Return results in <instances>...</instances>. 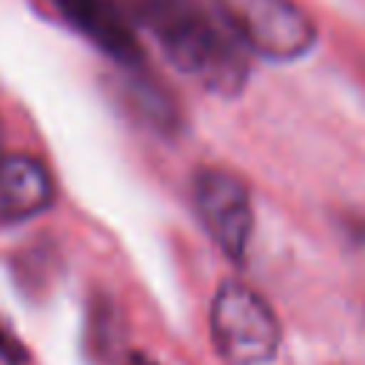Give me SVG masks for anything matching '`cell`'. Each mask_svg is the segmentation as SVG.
<instances>
[{
  "mask_svg": "<svg viewBox=\"0 0 365 365\" xmlns=\"http://www.w3.org/2000/svg\"><path fill=\"white\" fill-rule=\"evenodd\" d=\"M128 20L140 23L163 57L211 94H237L248 77V60L234 34L211 17L200 0H117Z\"/></svg>",
  "mask_w": 365,
  "mask_h": 365,
  "instance_id": "6da1fadb",
  "label": "cell"
},
{
  "mask_svg": "<svg viewBox=\"0 0 365 365\" xmlns=\"http://www.w3.org/2000/svg\"><path fill=\"white\" fill-rule=\"evenodd\" d=\"M211 339L231 365H265L279 351L282 328L262 294L231 279L211 299Z\"/></svg>",
  "mask_w": 365,
  "mask_h": 365,
  "instance_id": "7a4b0ae2",
  "label": "cell"
},
{
  "mask_svg": "<svg viewBox=\"0 0 365 365\" xmlns=\"http://www.w3.org/2000/svg\"><path fill=\"white\" fill-rule=\"evenodd\" d=\"M234 40L274 63L299 60L317 43V26L294 0H214Z\"/></svg>",
  "mask_w": 365,
  "mask_h": 365,
  "instance_id": "3957f363",
  "label": "cell"
},
{
  "mask_svg": "<svg viewBox=\"0 0 365 365\" xmlns=\"http://www.w3.org/2000/svg\"><path fill=\"white\" fill-rule=\"evenodd\" d=\"M194 208L220 251L240 262L254 234V208L245 182L225 168H200L194 174Z\"/></svg>",
  "mask_w": 365,
  "mask_h": 365,
  "instance_id": "277c9868",
  "label": "cell"
},
{
  "mask_svg": "<svg viewBox=\"0 0 365 365\" xmlns=\"http://www.w3.org/2000/svg\"><path fill=\"white\" fill-rule=\"evenodd\" d=\"M57 11L71 23L88 43L106 51L125 68L143 66V48L134 26L117 0H54Z\"/></svg>",
  "mask_w": 365,
  "mask_h": 365,
  "instance_id": "5b68a950",
  "label": "cell"
},
{
  "mask_svg": "<svg viewBox=\"0 0 365 365\" xmlns=\"http://www.w3.org/2000/svg\"><path fill=\"white\" fill-rule=\"evenodd\" d=\"M54 202L51 171L31 154H0V220L20 222Z\"/></svg>",
  "mask_w": 365,
  "mask_h": 365,
  "instance_id": "8992f818",
  "label": "cell"
},
{
  "mask_svg": "<svg viewBox=\"0 0 365 365\" xmlns=\"http://www.w3.org/2000/svg\"><path fill=\"white\" fill-rule=\"evenodd\" d=\"M0 356L9 362V365H20L23 359H26V351H23V345L0 325Z\"/></svg>",
  "mask_w": 365,
  "mask_h": 365,
  "instance_id": "52a82bcc",
  "label": "cell"
},
{
  "mask_svg": "<svg viewBox=\"0 0 365 365\" xmlns=\"http://www.w3.org/2000/svg\"><path fill=\"white\" fill-rule=\"evenodd\" d=\"M125 365H157V362H151V359H145V356H140V354H134Z\"/></svg>",
  "mask_w": 365,
  "mask_h": 365,
  "instance_id": "ba28073f",
  "label": "cell"
},
{
  "mask_svg": "<svg viewBox=\"0 0 365 365\" xmlns=\"http://www.w3.org/2000/svg\"><path fill=\"white\" fill-rule=\"evenodd\" d=\"M0 148H3V128H0Z\"/></svg>",
  "mask_w": 365,
  "mask_h": 365,
  "instance_id": "9c48e42d",
  "label": "cell"
}]
</instances>
